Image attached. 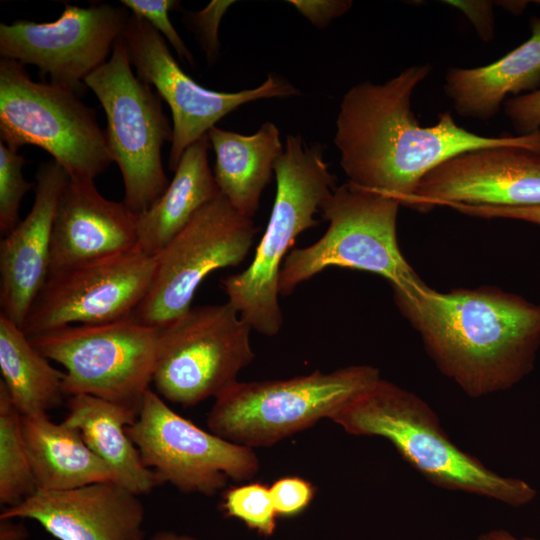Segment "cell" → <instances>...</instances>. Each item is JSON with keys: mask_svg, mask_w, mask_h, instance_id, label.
I'll use <instances>...</instances> for the list:
<instances>
[{"mask_svg": "<svg viewBox=\"0 0 540 540\" xmlns=\"http://www.w3.org/2000/svg\"><path fill=\"white\" fill-rule=\"evenodd\" d=\"M431 70L430 64L414 65L385 83L352 86L336 120L334 143L349 182L406 207H411L420 180L459 153L500 146L540 151V130L482 136L457 125L450 111L431 126L421 125L411 109V96Z\"/></svg>", "mask_w": 540, "mask_h": 540, "instance_id": "obj_1", "label": "cell"}, {"mask_svg": "<svg viewBox=\"0 0 540 540\" xmlns=\"http://www.w3.org/2000/svg\"><path fill=\"white\" fill-rule=\"evenodd\" d=\"M438 369L468 396L507 390L534 368L540 305L493 286L393 291Z\"/></svg>", "mask_w": 540, "mask_h": 540, "instance_id": "obj_2", "label": "cell"}, {"mask_svg": "<svg viewBox=\"0 0 540 540\" xmlns=\"http://www.w3.org/2000/svg\"><path fill=\"white\" fill-rule=\"evenodd\" d=\"M329 420L351 435L388 440L409 465L439 488L512 507L527 505L537 495L526 481L502 476L461 450L444 432L427 402L382 378Z\"/></svg>", "mask_w": 540, "mask_h": 540, "instance_id": "obj_3", "label": "cell"}, {"mask_svg": "<svg viewBox=\"0 0 540 540\" xmlns=\"http://www.w3.org/2000/svg\"><path fill=\"white\" fill-rule=\"evenodd\" d=\"M276 195L266 230L251 264L221 283L231 303L252 328L274 336L283 323L278 301L282 263L297 236L318 224L314 215L336 188L320 144L289 135L274 166Z\"/></svg>", "mask_w": 540, "mask_h": 540, "instance_id": "obj_4", "label": "cell"}, {"mask_svg": "<svg viewBox=\"0 0 540 540\" xmlns=\"http://www.w3.org/2000/svg\"><path fill=\"white\" fill-rule=\"evenodd\" d=\"M380 378L373 366L351 365L289 379L237 381L215 398L207 427L252 449L270 447L330 419Z\"/></svg>", "mask_w": 540, "mask_h": 540, "instance_id": "obj_5", "label": "cell"}, {"mask_svg": "<svg viewBox=\"0 0 540 540\" xmlns=\"http://www.w3.org/2000/svg\"><path fill=\"white\" fill-rule=\"evenodd\" d=\"M400 202L351 182L336 187L320 213L329 222L312 245L289 251L278 279L280 295L331 266L367 271L387 279L393 290L425 285L403 257L396 234Z\"/></svg>", "mask_w": 540, "mask_h": 540, "instance_id": "obj_6", "label": "cell"}, {"mask_svg": "<svg viewBox=\"0 0 540 540\" xmlns=\"http://www.w3.org/2000/svg\"><path fill=\"white\" fill-rule=\"evenodd\" d=\"M0 138L18 151H47L72 180H94L113 162L96 112L74 89L32 80L25 65L0 60Z\"/></svg>", "mask_w": 540, "mask_h": 540, "instance_id": "obj_7", "label": "cell"}, {"mask_svg": "<svg viewBox=\"0 0 540 540\" xmlns=\"http://www.w3.org/2000/svg\"><path fill=\"white\" fill-rule=\"evenodd\" d=\"M84 85L104 109L108 147L123 179V202L137 215L144 213L170 183L161 149L172 141L173 127L163 111L162 99L133 73L122 36L108 61L89 75Z\"/></svg>", "mask_w": 540, "mask_h": 540, "instance_id": "obj_8", "label": "cell"}, {"mask_svg": "<svg viewBox=\"0 0 540 540\" xmlns=\"http://www.w3.org/2000/svg\"><path fill=\"white\" fill-rule=\"evenodd\" d=\"M160 328L133 318L73 324L28 337L43 356L65 369V396H95L138 414L150 389Z\"/></svg>", "mask_w": 540, "mask_h": 540, "instance_id": "obj_9", "label": "cell"}, {"mask_svg": "<svg viewBox=\"0 0 540 540\" xmlns=\"http://www.w3.org/2000/svg\"><path fill=\"white\" fill-rule=\"evenodd\" d=\"M251 330L228 301L191 307L160 328L155 392L184 407L215 399L253 362Z\"/></svg>", "mask_w": 540, "mask_h": 540, "instance_id": "obj_10", "label": "cell"}, {"mask_svg": "<svg viewBox=\"0 0 540 540\" xmlns=\"http://www.w3.org/2000/svg\"><path fill=\"white\" fill-rule=\"evenodd\" d=\"M256 233L252 218L220 193L156 255L153 281L132 318L162 328L184 314L207 275L245 259Z\"/></svg>", "mask_w": 540, "mask_h": 540, "instance_id": "obj_11", "label": "cell"}, {"mask_svg": "<svg viewBox=\"0 0 540 540\" xmlns=\"http://www.w3.org/2000/svg\"><path fill=\"white\" fill-rule=\"evenodd\" d=\"M127 434L159 482L184 493L213 496L228 479L248 481L260 468L254 449L198 427L151 389Z\"/></svg>", "mask_w": 540, "mask_h": 540, "instance_id": "obj_12", "label": "cell"}, {"mask_svg": "<svg viewBox=\"0 0 540 540\" xmlns=\"http://www.w3.org/2000/svg\"><path fill=\"white\" fill-rule=\"evenodd\" d=\"M122 39L137 77L154 86L171 110L173 138L168 165L172 171L191 144L205 137L220 119L241 105L259 99L300 95L288 81L272 74L254 89L239 92L206 89L181 69L161 34L133 13L128 17Z\"/></svg>", "mask_w": 540, "mask_h": 540, "instance_id": "obj_13", "label": "cell"}, {"mask_svg": "<svg viewBox=\"0 0 540 540\" xmlns=\"http://www.w3.org/2000/svg\"><path fill=\"white\" fill-rule=\"evenodd\" d=\"M156 255L135 248L49 276L22 327L28 337L73 324L132 318L145 298Z\"/></svg>", "mask_w": 540, "mask_h": 540, "instance_id": "obj_14", "label": "cell"}, {"mask_svg": "<svg viewBox=\"0 0 540 540\" xmlns=\"http://www.w3.org/2000/svg\"><path fill=\"white\" fill-rule=\"evenodd\" d=\"M129 15L124 6L66 4L53 22L1 23L0 55L35 65L51 82L79 93L85 79L108 61Z\"/></svg>", "mask_w": 540, "mask_h": 540, "instance_id": "obj_15", "label": "cell"}, {"mask_svg": "<svg viewBox=\"0 0 540 540\" xmlns=\"http://www.w3.org/2000/svg\"><path fill=\"white\" fill-rule=\"evenodd\" d=\"M443 205L540 206V151L488 147L443 161L420 180L410 208L429 212Z\"/></svg>", "mask_w": 540, "mask_h": 540, "instance_id": "obj_16", "label": "cell"}, {"mask_svg": "<svg viewBox=\"0 0 540 540\" xmlns=\"http://www.w3.org/2000/svg\"><path fill=\"white\" fill-rule=\"evenodd\" d=\"M140 496L117 482L58 491L37 490L0 518L31 519L58 540H144Z\"/></svg>", "mask_w": 540, "mask_h": 540, "instance_id": "obj_17", "label": "cell"}, {"mask_svg": "<svg viewBox=\"0 0 540 540\" xmlns=\"http://www.w3.org/2000/svg\"><path fill=\"white\" fill-rule=\"evenodd\" d=\"M137 242L135 212L102 196L94 180L69 178L55 212L49 276L131 251Z\"/></svg>", "mask_w": 540, "mask_h": 540, "instance_id": "obj_18", "label": "cell"}, {"mask_svg": "<svg viewBox=\"0 0 540 540\" xmlns=\"http://www.w3.org/2000/svg\"><path fill=\"white\" fill-rule=\"evenodd\" d=\"M68 179L54 160L41 163L30 212L0 242L1 313L21 328L49 276L53 222Z\"/></svg>", "mask_w": 540, "mask_h": 540, "instance_id": "obj_19", "label": "cell"}, {"mask_svg": "<svg viewBox=\"0 0 540 540\" xmlns=\"http://www.w3.org/2000/svg\"><path fill=\"white\" fill-rule=\"evenodd\" d=\"M529 27L530 37L495 62L446 71L444 92L458 115L489 120L498 114L508 95L540 88V18L532 17Z\"/></svg>", "mask_w": 540, "mask_h": 540, "instance_id": "obj_20", "label": "cell"}, {"mask_svg": "<svg viewBox=\"0 0 540 540\" xmlns=\"http://www.w3.org/2000/svg\"><path fill=\"white\" fill-rule=\"evenodd\" d=\"M22 430L37 490L119 483L113 469L87 446L76 428L64 421L55 423L47 414L26 415L22 416Z\"/></svg>", "mask_w": 540, "mask_h": 540, "instance_id": "obj_21", "label": "cell"}, {"mask_svg": "<svg viewBox=\"0 0 540 540\" xmlns=\"http://www.w3.org/2000/svg\"><path fill=\"white\" fill-rule=\"evenodd\" d=\"M207 136L216 155L214 177L220 193L252 218L284 151L278 128L265 122L254 134L242 135L214 126Z\"/></svg>", "mask_w": 540, "mask_h": 540, "instance_id": "obj_22", "label": "cell"}, {"mask_svg": "<svg viewBox=\"0 0 540 540\" xmlns=\"http://www.w3.org/2000/svg\"><path fill=\"white\" fill-rule=\"evenodd\" d=\"M67 407L63 421L80 432L87 446L113 469L121 485L141 496L161 484L127 434L136 412L85 394L70 396Z\"/></svg>", "mask_w": 540, "mask_h": 540, "instance_id": "obj_23", "label": "cell"}, {"mask_svg": "<svg viewBox=\"0 0 540 540\" xmlns=\"http://www.w3.org/2000/svg\"><path fill=\"white\" fill-rule=\"evenodd\" d=\"M209 139L191 144L183 153L163 195L138 215L137 248L157 255L220 190L209 166Z\"/></svg>", "mask_w": 540, "mask_h": 540, "instance_id": "obj_24", "label": "cell"}, {"mask_svg": "<svg viewBox=\"0 0 540 540\" xmlns=\"http://www.w3.org/2000/svg\"><path fill=\"white\" fill-rule=\"evenodd\" d=\"M1 383L22 416L47 414L65 396L64 372L31 344L23 329L0 313Z\"/></svg>", "mask_w": 540, "mask_h": 540, "instance_id": "obj_25", "label": "cell"}, {"mask_svg": "<svg viewBox=\"0 0 540 540\" xmlns=\"http://www.w3.org/2000/svg\"><path fill=\"white\" fill-rule=\"evenodd\" d=\"M36 491L22 430V415L0 382V503L11 507Z\"/></svg>", "mask_w": 540, "mask_h": 540, "instance_id": "obj_26", "label": "cell"}, {"mask_svg": "<svg viewBox=\"0 0 540 540\" xmlns=\"http://www.w3.org/2000/svg\"><path fill=\"white\" fill-rule=\"evenodd\" d=\"M223 511L244 522L263 536L276 529V516L269 486L251 482L227 489L223 494Z\"/></svg>", "mask_w": 540, "mask_h": 540, "instance_id": "obj_27", "label": "cell"}, {"mask_svg": "<svg viewBox=\"0 0 540 540\" xmlns=\"http://www.w3.org/2000/svg\"><path fill=\"white\" fill-rule=\"evenodd\" d=\"M25 159L0 141V232L9 234L19 223V210L25 194L33 187L23 177Z\"/></svg>", "mask_w": 540, "mask_h": 540, "instance_id": "obj_28", "label": "cell"}, {"mask_svg": "<svg viewBox=\"0 0 540 540\" xmlns=\"http://www.w3.org/2000/svg\"><path fill=\"white\" fill-rule=\"evenodd\" d=\"M131 13L148 21L174 48L181 60L184 58L194 65L190 50L172 25L168 13L178 5L174 0H121Z\"/></svg>", "mask_w": 540, "mask_h": 540, "instance_id": "obj_29", "label": "cell"}, {"mask_svg": "<svg viewBox=\"0 0 540 540\" xmlns=\"http://www.w3.org/2000/svg\"><path fill=\"white\" fill-rule=\"evenodd\" d=\"M277 515L292 516L302 512L311 503L315 487L304 478L287 476L269 486Z\"/></svg>", "mask_w": 540, "mask_h": 540, "instance_id": "obj_30", "label": "cell"}, {"mask_svg": "<svg viewBox=\"0 0 540 540\" xmlns=\"http://www.w3.org/2000/svg\"><path fill=\"white\" fill-rule=\"evenodd\" d=\"M234 1H211L206 8L191 14V23L209 60L218 55V27L225 11Z\"/></svg>", "mask_w": 540, "mask_h": 540, "instance_id": "obj_31", "label": "cell"}, {"mask_svg": "<svg viewBox=\"0 0 540 540\" xmlns=\"http://www.w3.org/2000/svg\"><path fill=\"white\" fill-rule=\"evenodd\" d=\"M503 108L517 135H528L540 130V88L507 99Z\"/></svg>", "mask_w": 540, "mask_h": 540, "instance_id": "obj_32", "label": "cell"}, {"mask_svg": "<svg viewBox=\"0 0 540 540\" xmlns=\"http://www.w3.org/2000/svg\"><path fill=\"white\" fill-rule=\"evenodd\" d=\"M288 2L320 29L346 13L352 6V1L348 0H291Z\"/></svg>", "mask_w": 540, "mask_h": 540, "instance_id": "obj_33", "label": "cell"}, {"mask_svg": "<svg viewBox=\"0 0 540 540\" xmlns=\"http://www.w3.org/2000/svg\"><path fill=\"white\" fill-rule=\"evenodd\" d=\"M452 208L472 217L493 219H514L540 226V206L528 207H493L456 205Z\"/></svg>", "mask_w": 540, "mask_h": 540, "instance_id": "obj_34", "label": "cell"}, {"mask_svg": "<svg viewBox=\"0 0 540 540\" xmlns=\"http://www.w3.org/2000/svg\"><path fill=\"white\" fill-rule=\"evenodd\" d=\"M461 10L474 25L479 37L489 42L494 37V13L492 1H442Z\"/></svg>", "mask_w": 540, "mask_h": 540, "instance_id": "obj_35", "label": "cell"}, {"mask_svg": "<svg viewBox=\"0 0 540 540\" xmlns=\"http://www.w3.org/2000/svg\"><path fill=\"white\" fill-rule=\"evenodd\" d=\"M29 531L23 521L0 518V540H27Z\"/></svg>", "mask_w": 540, "mask_h": 540, "instance_id": "obj_36", "label": "cell"}, {"mask_svg": "<svg viewBox=\"0 0 540 540\" xmlns=\"http://www.w3.org/2000/svg\"><path fill=\"white\" fill-rule=\"evenodd\" d=\"M476 540H537L532 537H516L504 529H493L477 537Z\"/></svg>", "mask_w": 540, "mask_h": 540, "instance_id": "obj_37", "label": "cell"}, {"mask_svg": "<svg viewBox=\"0 0 540 540\" xmlns=\"http://www.w3.org/2000/svg\"><path fill=\"white\" fill-rule=\"evenodd\" d=\"M144 540H199L191 535L178 533L175 531L162 530L154 533Z\"/></svg>", "mask_w": 540, "mask_h": 540, "instance_id": "obj_38", "label": "cell"}, {"mask_svg": "<svg viewBox=\"0 0 540 540\" xmlns=\"http://www.w3.org/2000/svg\"><path fill=\"white\" fill-rule=\"evenodd\" d=\"M527 3V1H497L494 5H500L508 12L519 15L524 11Z\"/></svg>", "mask_w": 540, "mask_h": 540, "instance_id": "obj_39", "label": "cell"}]
</instances>
